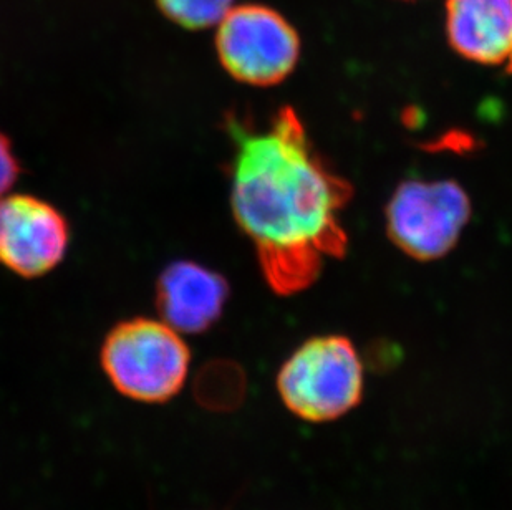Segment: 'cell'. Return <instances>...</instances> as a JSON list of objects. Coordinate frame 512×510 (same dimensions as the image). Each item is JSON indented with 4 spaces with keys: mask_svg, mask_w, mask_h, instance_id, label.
<instances>
[{
    "mask_svg": "<svg viewBox=\"0 0 512 510\" xmlns=\"http://www.w3.org/2000/svg\"><path fill=\"white\" fill-rule=\"evenodd\" d=\"M100 360L118 393L158 405L170 401L183 388L191 352L168 323L131 318L110 330Z\"/></svg>",
    "mask_w": 512,
    "mask_h": 510,
    "instance_id": "2",
    "label": "cell"
},
{
    "mask_svg": "<svg viewBox=\"0 0 512 510\" xmlns=\"http://www.w3.org/2000/svg\"><path fill=\"white\" fill-rule=\"evenodd\" d=\"M158 9L173 24L188 30L218 25L234 7V0H156Z\"/></svg>",
    "mask_w": 512,
    "mask_h": 510,
    "instance_id": "9",
    "label": "cell"
},
{
    "mask_svg": "<svg viewBox=\"0 0 512 510\" xmlns=\"http://www.w3.org/2000/svg\"><path fill=\"white\" fill-rule=\"evenodd\" d=\"M508 68H509V72L512 73V52H511V55H509V58H508Z\"/></svg>",
    "mask_w": 512,
    "mask_h": 510,
    "instance_id": "11",
    "label": "cell"
},
{
    "mask_svg": "<svg viewBox=\"0 0 512 510\" xmlns=\"http://www.w3.org/2000/svg\"><path fill=\"white\" fill-rule=\"evenodd\" d=\"M277 391L290 413L327 423L357 408L363 395V365L357 348L340 335L310 338L277 375Z\"/></svg>",
    "mask_w": 512,
    "mask_h": 510,
    "instance_id": "3",
    "label": "cell"
},
{
    "mask_svg": "<svg viewBox=\"0 0 512 510\" xmlns=\"http://www.w3.org/2000/svg\"><path fill=\"white\" fill-rule=\"evenodd\" d=\"M471 211L468 194L455 181L410 179L388 203V236L413 259H441L458 244Z\"/></svg>",
    "mask_w": 512,
    "mask_h": 510,
    "instance_id": "5",
    "label": "cell"
},
{
    "mask_svg": "<svg viewBox=\"0 0 512 510\" xmlns=\"http://www.w3.org/2000/svg\"><path fill=\"white\" fill-rule=\"evenodd\" d=\"M70 227L62 212L29 194L0 199V264L35 279L49 274L67 254Z\"/></svg>",
    "mask_w": 512,
    "mask_h": 510,
    "instance_id": "6",
    "label": "cell"
},
{
    "mask_svg": "<svg viewBox=\"0 0 512 510\" xmlns=\"http://www.w3.org/2000/svg\"><path fill=\"white\" fill-rule=\"evenodd\" d=\"M229 285L223 275L204 265L179 260L156 282V307L179 333H203L223 315Z\"/></svg>",
    "mask_w": 512,
    "mask_h": 510,
    "instance_id": "7",
    "label": "cell"
},
{
    "mask_svg": "<svg viewBox=\"0 0 512 510\" xmlns=\"http://www.w3.org/2000/svg\"><path fill=\"white\" fill-rule=\"evenodd\" d=\"M216 52L237 82L274 87L294 72L300 37L281 12L261 4L234 5L218 24Z\"/></svg>",
    "mask_w": 512,
    "mask_h": 510,
    "instance_id": "4",
    "label": "cell"
},
{
    "mask_svg": "<svg viewBox=\"0 0 512 510\" xmlns=\"http://www.w3.org/2000/svg\"><path fill=\"white\" fill-rule=\"evenodd\" d=\"M19 174V161L15 158L9 138L0 133V199L9 193Z\"/></svg>",
    "mask_w": 512,
    "mask_h": 510,
    "instance_id": "10",
    "label": "cell"
},
{
    "mask_svg": "<svg viewBox=\"0 0 512 510\" xmlns=\"http://www.w3.org/2000/svg\"><path fill=\"white\" fill-rule=\"evenodd\" d=\"M228 131L236 146L234 219L256 247L269 287L299 294L327 260L347 252L342 212L352 184L320 158L292 106H282L262 130L231 118Z\"/></svg>",
    "mask_w": 512,
    "mask_h": 510,
    "instance_id": "1",
    "label": "cell"
},
{
    "mask_svg": "<svg viewBox=\"0 0 512 510\" xmlns=\"http://www.w3.org/2000/svg\"><path fill=\"white\" fill-rule=\"evenodd\" d=\"M451 49L479 65H501L512 52V0H446Z\"/></svg>",
    "mask_w": 512,
    "mask_h": 510,
    "instance_id": "8",
    "label": "cell"
}]
</instances>
